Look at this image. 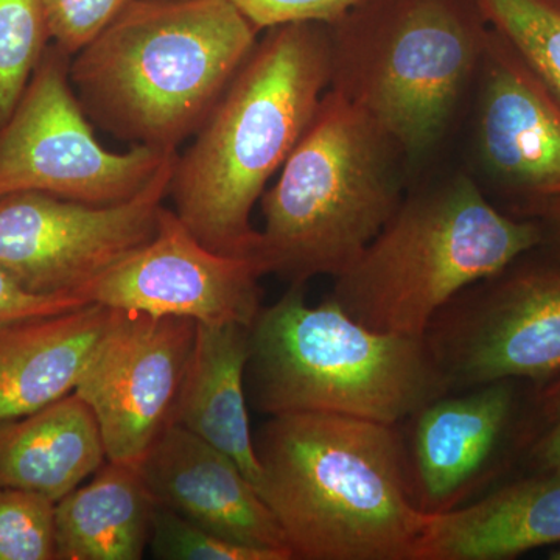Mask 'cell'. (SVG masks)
<instances>
[{"label":"cell","instance_id":"obj_1","mask_svg":"<svg viewBox=\"0 0 560 560\" xmlns=\"http://www.w3.org/2000/svg\"><path fill=\"white\" fill-rule=\"evenodd\" d=\"M256 451L293 559L415 560L425 514L399 425L289 412L271 416Z\"/></svg>","mask_w":560,"mask_h":560},{"label":"cell","instance_id":"obj_2","mask_svg":"<svg viewBox=\"0 0 560 560\" xmlns=\"http://www.w3.org/2000/svg\"><path fill=\"white\" fill-rule=\"evenodd\" d=\"M330 66L327 25L270 28L189 149L176 154L168 197L208 248L256 257L254 206L315 117Z\"/></svg>","mask_w":560,"mask_h":560},{"label":"cell","instance_id":"obj_3","mask_svg":"<svg viewBox=\"0 0 560 560\" xmlns=\"http://www.w3.org/2000/svg\"><path fill=\"white\" fill-rule=\"evenodd\" d=\"M259 31L230 0H131L70 60L91 124L131 147L176 153L201 130Z\"/></svg>","mask_w":560,"mask_h":560},{"label":"cell","instance_id":"obj_4","mask_svg":"<svg viewBox=\"0 0 560 560\" xmlns=\"http://www.w3.org/2000/svg\"><path fill=\"white\" fill-rule=\"evenodd\" d=\"M404 161L377 121L329 88L261 195L256 257L267 275L304 285L348 270L405 200Z\"/></svg>","mask_w":560,"mask_h":560},{"label":"cell","instance_id":"obj_5","mask_svg":"<svg viewBox=\"0 0 560 560\" xmlns=\"http://www.w3.org/2000/svg\"><path fill=\"white\" fill-rule=\"evenodd\" d=\"M533 219L506 215L466 175L401 201L359 259L335 278L330 301L382 334L425 337L463 291L539 248Z\"/></svg>","mask_w":560,"mask_h":560},{"label":"cell","instance_id":"obj_6","mask_svg":"<svg viewBox=\"0 0 560 560\" xmlns=\"http://www.w3.org/2000/svg\"><path fill=\"white\" fill-rule=\"evenodd\" d=\"M254 407L268 416L324 412L399 425L452 393L425 337L382 334L304 285L261 307L249 330Z\"/></svg>","mask_w":560,"mask_h":560},{"label":"cell","instance_id":"obj_7","mask_svg":"<svg viewBox=\"0 0 560 560\" xmlns=\"http://www.w3.org/2000/svg\"><path fill=\"white\" fill-rule=\"evenodd\" d=\"M330 35V90L420 160L477 77L490 27L474 0H363Z\"/></svg>","mask_w":560,"mask_h":560},{"label":"cell","instance_id":"obj_8","mask_svg":"<svg viewBox=\"0 0 560 560\" xmlns=\"http://www.w3.org/2000/svg\"><path fill=\"white\" fill-rule=\"evenodd\" d=\"M70 60L51 43L0 127V198L39 191L88 205H117L145 189L178 153L103 149L70 83Z\"/></svg>","mask_w":560,"mask_h":560},{"label":"cell","instance_id":"obj_9","mask_svg":"<svg viewBox=\"0 0 560 560\" xmlns=\"http://www.w3.org/2000/svg\"><path fill=\"white\" fill-rule=\"evenodd\" d=\"M517 260L463 291L430 324L425 340L452 390L560 374V257Z\"/></svg>","mask_w":560,"mask_h":560},{"label":"cell","instance_id":"obj_10","mask_svg":"<svg viewBox=\"0 0 560 560\" xmlns=\"http://www.w3.org/2000/svg\"><path fill=\"white\" fill-rule=\"evenodd\" d=\"M176 154L145 189L117 205H88L39 191L0 198V271L31 293L79 296L154 237Z\"/></svg>","mask_w":560,"mask_h":560},{"label":"cell","instance_id":"obj_11","mask_svg":"<svg viewBox=\"0 0 560 560\" xmlns=\"http://www.w3.org/2000/svg\"><path fill=\"white\" fill-rule=\"evenodd\" d=\"M197 323L120 312L73 393L97 420L106 459L138 467L172 423Z\"/></svg>","mask_w":560,"mask_h":560},{"label":"cell","instance_id":"obj_12","mask_svg":"<svg viewBox=\"0 0 560 560\" xmlns=\"http://www.w3.org/2000/svg\"><path fill=\"white\" fill-rule=\"evenodd\" d=\"M265 275L257 257L208 248L164 206L154 237L81 289L79 298L121 312L250 329L261 311Z\"/></svg>","mask_w":560,"mask_h":560},{"label":"cell","instance_id":"obj_13","mask_svg":"<svg viewBox=\"0 0 560 560\" xmlns=\"http://www.w3.org/2000/svg\"><path fill=\"white\" fill-rule=\"evenodd\" d=\"M477 153L514 215L560 197V105L490 28L477 73Z\"/></svg>","mask_w":560,"mask_h":560},{"label":"cell","instance_id":"obj_14","mask_svg":"<svg viewBox=\"0 0 560 560\" xmlns=\"http://www.w3.org/2000/svg\"><path fill=\"white\" fill-rule=\"evenodd\" d=\"M515 382L452 390L407 420L412 495L423 514L469 503L492 477L517 415Z\"/></svg>","mask_w":560,"mask_h":560},{"label":"cell","instance_id":"obj_15","mask_svg":"<svg viewBox=\"0 0 560 560\" xmlns=\"http://www.w3.org/2000/svg\"><path fill=\"white\" fill-rule=\"evenodd\" d=\"M139 470L156 506L235 544L293 560L259 489L230 456L197 434L171 423Z\"/></svg>","mask_w":560,"mask_h":560},{"label":"cell","instance_id":"obj_16","mask_svg":"<svg viewBox=\"0 0 560 560\" xmlns=\"http://www.w3.org/2000/svg\"><path fill=\"white\" fill-rule=\"evenodd\" d=\"M560 541V470L425 514L415 560H504Z\"/></svg>","mask_w":560,"mask_h":560},{"label":"cell","instance_id":"obj_17","mask_svg":"<svg viewBox=\"0 0 560 560\" xmlns=\"http://www.w3.org/2000/svg\"><path fill=\"white\" fill-rule=\"evenodd\" d=\"M120 312L86 304L0 326V423L73 393L84 364Z\"/></svg>","mask_w":560,"mask_h":560},{"label":"cell","instance_id":"obj_18","mask_svg":"<svg viewBox=\"0 0 560 560\" xmlns=\"http://www.w3.org/2000/svg\"><path fill=\"white\" fill-rule=\"evenodd\" d=\"M249 330L238 324L197 323L172 423L230 456L259 489L261 469L245 393Z\"/></svg>","mask_w":560,"mask_h":560},{"label":"cell","instance_id":"obj_19","mask_svg":"<svg viewBox=\"0 0 560 560\" xmlns=\"http://www.w3.org/2000/svg\"><path fill=\"white\" fill-rule=\"evenodd\" d=\"M106 460L97 420L75 393L0 423V489L27 490L58 503Z\"/></svg>","mask_w":560,"mask_h":560},{"label":"cell","instance_id":"obj_20","mask_svg":"<svg viewBox=\"0 0 560 560\" xmlns=\"http://www.w3.org/2000/svg\"><path fill=\"white\" fill-rule=\"evenodd\" d=\"M156 510L138 467L105 464L55 508L58 560H140Z\"/></svg>","mask_w":560,"mask_h":560},{"label":"cell","instance_id":"obj_21","mask_svg":"<svg viewBox=\"0 0 560 560\" xmlns=\"http://www.w3.org/2000/svg\"><path fill=\"white\" fill-rule=\"evenodd\" d=\"M560 105V0H474Z\"/></svg>","mask_w":560,"mask_h":560},{"label":"cell","instance_id":"obj_22","mask_svg":"<svg viewBox=\"0 0 560 560\" xmlns=\"http://www.w3.org/2000/svg\"><path fill=\"white\" fill-rule=\"evenodd\" d=\"M50 44L44 0H0V127L16 108Z\"/></svg>","mask_w":560,"mask_h":560},{"label":"cell","instance_id":"obj_23","mask_svg":"<svg viewBox=\"0 0 560 560\" xmlns=\"http://www.w3.org/2000/svg\"><path fill=\"white\" fill-rule=\"evenodd\" d=\"M57 503L27 490L0 489V560H55Z\"/></svg>","mask_w":560,"mask_h":560},{"label":"cell","instance_id":"obj_24","mask_svg":"<svg viewBox=\"0 0 560 560\" xmlns=\"http://www.w3.org/2000/svg\"><path fill=\"white\" fill-rule=\"evenodd\" d=\"M150 547L154 558L162 560H283L276 552L224 539L160 506L153 514Z\"/></svg>","mask_w":560,"mask_h":560},{"label":"cell","instance_id":"obj_25","mask_svg":"<svg viewBox=\"0 0 560 560\" xmlns=\"http://www.w3.org/2000/svg\"><path fill=\"white\" fill-rule=\"evenodd\" d=\"M131 0H44L51 43L70 58L92 43Z\"/></svg>","mask_w":560,"mask_h":560},{"label":"cell","instance_id":"obj_26","mask_svg":"<svg viewBox=\"0 0 560 560\" xmlns=\"http://www.w3.org/2000/svg\"><path fill=\"white\" fill-rule=\"evenodd\" d=\"M257 28L270 31L289 24L331 25L363 0H230Z\"/></svg>","mask_w":560,"mask_h":560},{"label":"cell","instance_id":"obj_27","mask_svg":"<svg viewBox=\"0 0 560 560\" xmlns=\"http://www.w3.org/2000/svg\"><path fill=\"white\" fill-rule=\"evenodd\" d=\"M537 418L525 441L526 458L537 471L560 470V381L545 390Z\"/></svg>","mask_w":560,"mask_h":560},{"label":"cell","instance_id":"obj_28","mask_svg":"<svg viewBox=\"0 0 560 560\" xmlns=\"http://www.w3.org/2000/svg\"><path fill=\"white\" fill-rule=\"evenodd\" d=\"M84 302L79 296L58 294L44 296L22 289L10 276L0 271V326L14 320L36 318V316L57 315L83 307Z\"/></svg>","mask_w":560,"mask_h":560},{"label":"cell","instance_id":"obj_29","mask_svg":"<svg viewBox=\"0 0 560 560\" xmlns=\"http://www.w3.org/2000/svg\"><path fill=\"white\" fill-rule=\"evenodd\" d=\"M521 217L536 220L539 223L541 234H544L540 246H548L551 256L560 257V197L533 206Z\"/></svg>","mask_w":560,"mask_h":560},{"label":"cell","instance_id":"obj_30","mask_svg":"<svg viewBox=\"0 0 560 560\" xmlns=\"http://www.w3.org/2000/svg\"><path fill=\"white\" fill-rule=\"evenodd\" d=\"M550 559L560 560V547L558 548V550L551 552Z\"/></svg>","mask_w":560,"mask_h":560}]
</instances>
